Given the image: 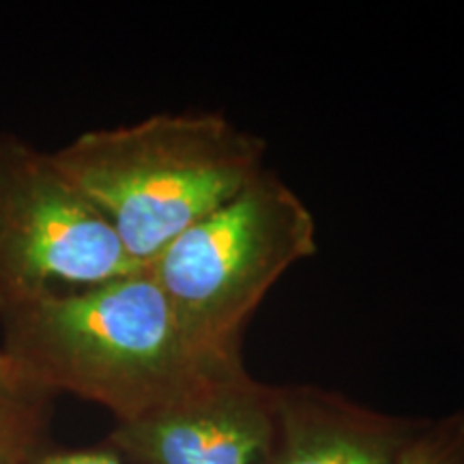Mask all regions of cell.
Listing matches in <instances>:
<instances>
[{
	"mask_svg": "<svg viewBox=\"0 0 464 464\" xmlns=\"http://www.w3.org/2000/svg\"><path fill=\"white\" fill-rule=\"evenodd\" d=\"M0 323L3 351L39 390L100 404L116 423L158 413L246 368L194 344L149 269L52 295Z\"/></svg>",
	"mask_w": 464,
	"mask_h": 464,
	"instance_id": "1",
	"label": "cell"
},
{
	"mask_svg": "<svg viewBox=\"0 0 464 464\" xmlns=\"http://www.w3.org/2000/svg\"><path fill=\"white\" fill-rule=\"evenodd\" d=\"M48 393L39 390L28 374L0 348V400L24 404H45Z\"/></svg>",
	"mask_w": 464,
	"mask_h": 464,
	"instance_id": "9",
	"label": "cell"
},
{
	"mask_svg": "<svg viewBox=\"0 0 464 464\" xmlns=\"http://www.w3.org/2000/svg\"><path fill=\"white\" fill-rule=\"evenodd\" d=\"M276 385L246 368L158 413L116 423L106 445L130 464H271Z\"/></svg>",
	"mask_w": 464,
	"mask_h": 464,
	"instance_id": "5",
	"label": "cell"
},
{
	"mask_svg": "<svg viewBox=\"0 0 464 464\" xmlns=\"http://www.w3.org/2000/svg\"><path fill=\"white\" fill-rule=\"evenodd\" d=\"M265 150L263 138L224 114L161 112L80 133L52 158L147 266L260 177Z\"/></svg>",
	"mask_w": 464,
	"mask_h": 464,
	"instance_id": "2",
	"label": "cell"
},
{
	"mask_svg": "<svg viewBox=\"0 0 464 464\" xmlns=\"http://www.w3.org/2000/svg\"><path fill=\"white\" fill-rule=\"evenodd\" d=\"M14 464H130L106 443L86 450H37Z\"/></svg>",
	"mask_w": 464,
	"mask_h": 464,
	"instance_id": "10",
	"label": "cell"
},
{
	"mask_svg": "<svg viewBox=\"0 0 464 464\" xmlns=\"http://www.w3.org/2000/svg\"><path fill=\"white\" fill-rule=\"evenodd\" d=\"M396 464H464V411L423 420Z\"/></svg>",
	"mask_w": 464,
	"mask_h": 464,
	"instance_id": "7",
	"label": "cell"
},
{
	"mask_svg": "<svg viewBox=\"0 0 464 464\" xmlns=\"http://www.w3.org/2000/svg\"><path fill=\"white\" fill-rule=\"evenodd\" d=\"M144 269L52 153L0 136V321Z\"/></svg>",
	"mask_w": 464,
	"mask_h": 464,
	"instance_id": "4",
	"label": "cell"
},
{
	"mask_svg": "<svg viewBox=\"0 0 464 464\" xmlns=\"http://www.w3.org/2000/svg\"><path fill=\"white\" fill-rule=\"evenodd\" d=\"M44 404L0 400V464H14L42 450Z\"/></svg>",
	"mask_w": 464,
	"mask_h": 464,
	"instance_id": "8",
	"label": "cell"
},
{
	"mask_svg": "<svg viewBox=\"0 0 464 464\" xmlns=\"http://www.w3.org/2000/svg\"><path fill=\"white\" fill-rule=\"evenodd\" d=\"M421 421L316 385H276L271 464H396Z\"/></svg>",
	"mask_w": 464,
	"mask_h": 464,
	"instance_id": "6",
	"label": "cell"
},
{
	"mask_svg": "<svg viewBox=\"0 0 464 464\" xmlns=\"http://www.w3.org/2000/svg\"><path fill=\"white\" fill-rule=\"evenodd\" d=\"M316 249L312 211L280 177L265 170L144 269L194 344L222 362H243L249 318L290 266Z\"/></svg>",
	"mask_w": 464,
	"mask_h": 464,
	"instance_id": "3",
	"label": "cell"
}]
</instances>
